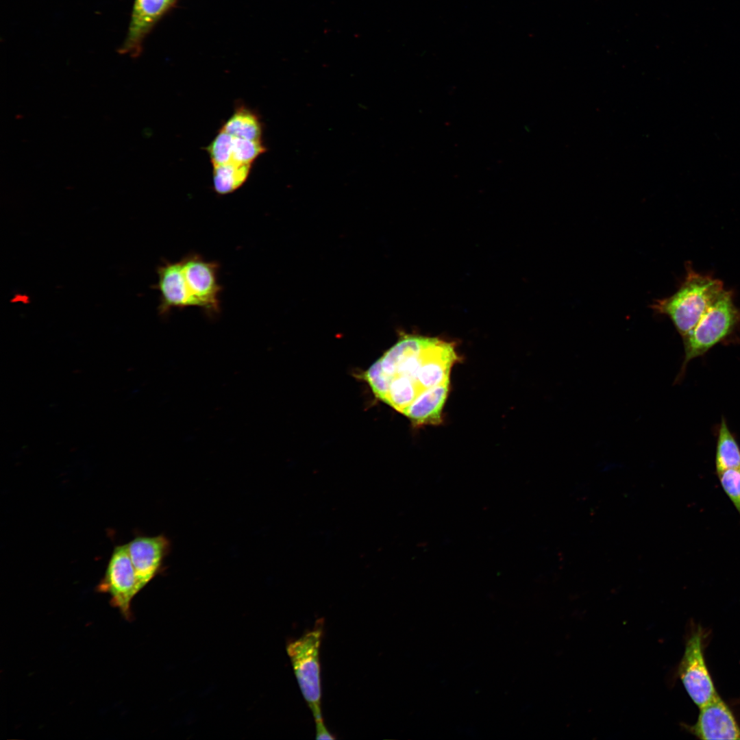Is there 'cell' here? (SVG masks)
<instances>
[{"label": "cell", "instance_id": "9c48e42d", "mask_svg": "<svg viewBox=\"0 0 740 740\" xmlns=\"http://www.w3.org/2000/svg\"><path fill=\"white\" fill-rule=\"evenodd\" d=\"M700 711L691 730L701 739H740L739 727L731 711L717 694Z\"/></svg>", "mask_w": 740, "mask_h": 740}, {"label": "cell", "instance_id": "e0dca14e", "mask_svg": "<svg viewBox=\"0 0 740 740\" xmlns=\"http://www.w3.org/2000/svg\"><path fill=\"white\" fill-rule=\"evenodd\" d=\"M721 486L740 517V468L717 472Z\"/></svg>", "mask_w": 740, "mask_h": 740}, {"label": "cell", "instance_id": "9a60e30c", "mask_svg": "<svg viewBox=\"0 0 740 740\" xmlns=\"http://www.w3.org/2000/svg\"><path fill=\"white\" fill-rule=\"evenodd\" d=\"M234 137L220 130L207 147L212 165L222 164L232 161Z\"/></svg>", "mask_w": 740, "mask_h": 740}, {"label": "cell", "instance_id": "3957f363", "mask_svg": "<svg viewBox=\"0 0 740 740\" xmlns=\"http://www.w3.org/2000/svg\"><path fill=\"white\" fill-rule=\"evenodd\" d=\"M740 325V310L730 291L724 290L708 308L693 328L682 337L684 356L679 380L687 364L727 338Z\"/></svg>", "mask_w": 740, "mask_h": 740}, {"label": "cell", "instance_id": "8992f818", "mask_svg": "<svg viewBox=\"0 0 740 740\" xmlns=\"http://www.w3.org/2000/svg\"><path fill=\"white\" fill-rule=\"evenodd\" d=\"M679 675L689 695L700 708L717 695L704 661L700 631L693 633L686 644Z\"/></svg>", "mask_w": 740, "mask_h": 740}, {"label": "cell", "instance_id": "7a4b0ae2", "mask_svg": "<svg viewBox=\"0 0 740 740\" xmlns=\"http://www.w3.org/2000/svg\"><path fill=\"white\" fill-rule=\"evenodd\" d=\"M323 628V620H317L312 630L290 643L286 648L301 691L312 713L318 737L329 734L321 708L319 648Z\"/></svg>", "mask_w": 740, "mask_h": 740}, {"label": "cell", "instance_id": "52a82bcc", "mask_svg": "<svg viewBox=\"0 0 740 740\" xmlns=\"http://www.w3.org/2000/svg\"><path fill=\"white\" fill-rule=\"evenodd\" d=\"M127 544L140 591L162 570L164 560L170 552L171 543L168 538L160 534L138 536Z\"/></svg>", "mask_w": 740, "mask_h": 740}, {"label": "cell", "instance_id": "30bf717a", "mask_svg": "<svg viewBox=\"0 0 740 740\" xmlns=\"http://www.w3.org/2000/svg\"><path fill=\"white\" fill-rule=\"evenodd\" d=\"M175 0H136L121 53L138 54L143 38Z\"/></svg>", "mask_w": 740, "mask_h": 740}, {"label": "cell", "instance_id": "277c9868", "mask_svg": "<svg viewBox=\"0 0 740 740\" xmlns=\"http://www.w3.org/2000/svg\"><path fill=\"white\" fill-rule=\"evenodd\" d=\"M99 593L110 596V604L126 619L131 618V603L140 591L127 544L116 545L104 575L96 587Z\"/></svg>", "mask_w": 740, "mask_h": 740}, {"label": "cell", "instance_id": "8fae6325", "mask_svg": "<svg viewBox=\"0 0 740 740\" xmlns=\"http://www.w3.org/2000/svg\"><path fill=\"white\" fill-rule=\"evenodd\" d=\"M449 384L450 380H448L422 391L404 415L417 426L441 423L442 411L448 396Z\"/></svg>", "mask_w": 740, "mask_h": 740}, {"label": "cell", "instance_id": "7c38bea8", "mask_svg": "<svg viewBox=\"0 0 740 740\" xmlns=\"http://www.w3.org/2000/svg\"><path fill=\"white\" fill-rule=\"evenodd\" d=\"M251 164L234 161L213 165V185L219 195L231 193L247 180Z\"/></svg>", "mask_w": 740, "mask_h": 740}, {"label": "cell", "instance_id": "ba28073f", "mask_svg": "<svg viewBox=\"0 0 740 740\" xmlns=\"http://www.w3.org/2000/svg\"><path fill=\"white\" fill-rule=\"evenodd\" d=\"M158 282L153 286L160 293L158 313L166 315L172 309L197 307L184 275L181 260L164 261L157 268Z\"/></svg>", "mask_w": 740, "mask_h": 740}, {"label": "cell", "instance_id": "2e32d148", "mask_svg": "<svg viewBox=\"0 0 740 740\" xmlns=\"http://www.w3.org/2000/svg\"><path fill=\"white\" fill-rule=\"evenodd\" d=\"M264 151L265 147L262 140H250L234 137L232 161L251 164L254 160Z\"/></svg>", "mask_w": 740, "mask_h": 740}, {"label": "cell", "instance_id": "6da1fadb", "mask_svg": "<svg viewBox=\"0 0 740 740\" xmlns=\"http://www.w3.org/2000/svg\"><path fill=\"white\" fill-rule=\"evenodd\" d=\"M724 290L721 280L698 273L687 266L685 278L677 291L668 297L657 299L651 308L669 317L683 337Z\"/></svg>", "mask_w": 740, "mask_h": 740}, {"label": "cell", "instance_id": "4fadbf2b", "mask_svg": "<svg viewBox=\"0 0 740 740\" xmlns=\"http://www.w3.org/2000/svg\"><path fill=\"white\" fill-rule=\"evenodd\" d=\"M740 468V447L724 418L719 426L715 452V469L719 472Z\"/></svg>", "mask_w": 740, "mask_h": 740}, {"label": "cell", "instance_id": "5bb4252c", "mask_svg": "<svg viewBox=\"0 0 740 740\" xmlns=\"http://www.w3.org/2000/svg\"><path fill=\"white\" fill-rule=\"evenodd\" d=\"M221 130L238 138L262 140L260 120L256 114L244 108L236 110Z\"/></svg>", "mask_w": 740, "mask_h": 740}, {"label": "cell", "instance_id": "5b68a950", "mask_svg": "<svg viewBox=\"0 0 740 740\" xmlns=\"http://www.w3.org/2000/svg\"><path fill=\"white\" fill-rule=\"evenodd\" d=\"M181 262L187 285L199 308L210 317L219 314L222 289L218 282L219 264L197 254L187 255Z\"/></svg>", "mask_w": 740, "mask_h": 740}]
</instances>
